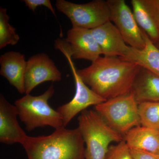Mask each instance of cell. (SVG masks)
Segmentation results:
<instances>
[{
    "instance_id": "6da1fadb",
    "label": "cell",
    "mask_w": 159,
    "mask_h": 159,
    "mask_svg": "<svg viewBox=\"0 0 159 159\" xmlns=\"http://www.w3.org/2000/svg\"><path fill=\"white\" fill-rule=\"evenodd\" d=\"M141 66L119 57H99L77 72L97 95L107 100L130 93Z\"/></svg>"
},
{
    "instance_id": "7a4b0ae2",
    "label": "cell",
    "mask_w": 159,
    "mask_h": 159,
    "mask_svg": "<svg viewBox=\"0 0 159 159\" xmlns=\"http://www.w3.org/2000/svg\"><path fill=\"white\" fill-rule=\"evenodd\" d=\"M22 146L28 159H85L84 142L78 127H61L48 136H28Z\"/></svg>"
},
{
    "instance_id": "3957f363",
    "label": "cell",
    "mask_w": 159,
    "mask_h": 159,
    "mask_svg": "<svg viewBox=\"0 0 159 159\" xmlns=\"http://www.w3.org/2000/svg\"><path fill=\"white\" fill-rule=\"evenodd\" d=\"M78 121V128L86 146L85 159H105L110 144L124 139L95 111H83Z\"/></svg>"
},
{
    "instance_id": "277c9868",
    "label": "cell",
    "mask_w": 159,
    "mask_h": 159,
    "mask_svg": "<svg viewBox=\"0 0 159 159\" xmlns=\"http://www.w3.org/2000/svg\"><path fill=\"white\" fill-rule=\"evenodd\" d=\"M54 91V86L51 84L42 95L33 96L27 94L15 101L14 105L18 111V116L26 130L31 131L47 126L55 129L64 127L61 115L49 104Z\"/></svg>"
},
{
    "instance_id": "5b68a950",
    "label": "cell",
    "mask_w": 159,
    "mask_h": 159,
    "mask_svg": "<svg viewBox=\"0 0 159 159\" xmlns=\"http://www.w3.org/2000/svg\"><path fill=\"white\" fill-rule=\"evenodd\" d=\"M138 102L131 93L108 99L95 110L109 126L122 135L141 125Z\"/></svg>"
},
{
    "instance_id": "8992f818",
    "label": "cell",
    "mask_w": 159,
    "mask_h": 159,
    "mask_svg": "<svg viewBox=\"0 0 159 159\" xmlns=\"http://www.w3.org/2000/svg\"><path fill=\"white\" fill-rule=\"evenodd\" d=\"M56 8L70 20L73 27L92 30L110 21L107 1L95 0L83 4L57 0Z\"/></svg>"
},
{
    "instance_id": "52a82bcc",
    "label": "cell",
    "mask_w": 159,
    "mask_h": 159,
    "mask_svg": "<svg viewBox=\"0 0 159 159\" xmlns=\"http://www.w3.org/2000/svg\"><path fill=\"white\" fill-rule=\"evenodd\" d=\"M57 49L62 52L67 59L74 76L76 87L75 95L72 100L57 109V111L62 117L64 126L66 127L79 113L85 111L91 106H95L107 100L97 95L84 82L77 73L71 55L66 48L61 46Z\"/></svg>"
},
{
    "instance_id": "ba28073f",
    "label": "cell",
    "mask_w": 159,
    "mask_h": 159,
    "mask_svg": "<svg viewBox=\"0 0 159 159\" xmlns=\"http://www.w3.org/2000/svg\"><path fill=\"white\" fill-rule=\"evenodd\" d=\"M110 21L114 23L129 47L138 50L145 48V39L133 12L124 0H107Z\"/></svg>"
},
{
    "instance_id": "9c48e42d",
    "label": "cell",
    "mask_w": 159,
    "mask_h": 159,
    "mask_svg": "<svg viewBox=\"0 0 159 159\" xmlns=\"http://www.w3.org/2000/svg\"><path fill=\"white\" fill-rule=\"evenodd\" d=\"M61 80V73L47 54H35L27 61L25 75L26 95L30 94L43 83L59 81Z\"/></svg>"
},
{
    "instance_id": "30bf717a",
    "label": "cell",
    "mask_w": 159,
    "mask_h": 159,
    "mask_svg": "<svg viewBox=\"0 0 159 159\" xmlns=\"http://www.w3.org/2000/svg\"><path fill=\"white\" fill-rule=\"evenodd\" d=\"M72 59L95 61L102 54L101 49L90 30L72 27L64 40Z\"/></svg>"
},
{
    "instance_id": "8fae6325",
    "label": "cell",
    "mask_w": 159,
    "mask_h": 159,
    "mask_svg": "<svg viewBox=\"0 0 159 159\" xmlns=\"http://www.w3.org/2000/svg\"><path fill=\"white\" fill-rule=\"evenodd\" d=\"M90 30L104 56L125 58L128 56L130 47L126 44L119 30L111 21Z\"/></svg>"
},
{
    "instance_id": "7c38bea8",
    "label": "cell",
    "mask_w": 159,
    "mask_h": 159,
    "mask_svg": "<svg viewBox=\"0 0 159 159\" xmlns=\"http://www.w3.org/2000/svg\"><path fill=\"white\" fill-rule=\"evenodd\" d=\"M18 111L2 94L0 96V142L6 145H22L27 135L18 122Z\"/></svg>"
},
{
    "instance_id": "4fadbf2b",
    "label": "cell",
    "mask_w": 159,
    "mask_h": 159,
    "mask_svg": "<svg viewBox=\"0 0 159 159\" xmlns=\"http://www.w3.org/2000/svg\"><path fill=\"white\" fill-rule=\"evenodd\" d=\"M133 12L141 30L159 44V0H132Z\"/></svg>"
},
{
    "instance_id": "5bb4252c",
    "label": "cell",
    "mask_w": 159,
    "mask_h": 159,
    "mask_svg": "<svg viewBox=\"0 0 159 159\" xmlns=\"http://www.w3.org/2000/svg\"><path fill=\"white\" fill-rule=\"evenodd\" d=\"M0 74L20 94L25 93V75L27 61L24 54L16 51L6 52L0 57Z\"/></svg>"
},
{
    "instance_id": "9a60e30c",
    "label": "cell",
    "mask_w": 159,
    "mask_h": 159,
    "mask_svg": "<svg viewBox=\"0 0 159 159\" xmlns=\"http://www.w3.org/2000/svg\"><path fill=\"white\" fill-rule=\"evenodd\" d=\"M131 93L138 104L159 102V76L142 67L134 80Z\"/></svg>"
},
{
    "instance_id": "2e32d148",
    "label": "cell",
    "mask_w": 159,
    "mask_h": 159,
    "mask_svg": "<svg viewBox=\"0 0 159 159\" xmlns=\"http://www.w3.org/2000/svg\"><path fill=\"white\" fill-rule=\"evenodd\" d=\"M130 149L159 154V130L140 125L131 129L124 136Z\"/></svg>"
},
{
    "instance_id": "e0dca14e",
    "label": "cell",
    "mask_w": 159,
    "mask_h": 159,
    "mask_svg": "<svg viewBox=\"0 0 159 159\" xmlns=\"http://www.w3.org/2000/svg\"><path fill=\"white\" fill-rule=\"evenodd\" d=\"M142 33L145 39V48L138 50L130 47L128 56L122 59L136 63L159 76V48L144 31H142Z\"/></svg>"
},
{
    "instance_id": "ac0fdd59",
    "label": "cell",
    "mask_w": 159,
    "mask_h": 159,
    "mask_svg": "<svg viewBox=\"0 0 159 159\" xmlns=\"http://www.w3.org/2000/svg\"><path fill=\"white\" fill-rule=\"evenodd\" d=\"M138 111L141 125L159 130V102L139 103Z\"/></svg>"
},
{
    "instance_id": "d6986e66",
    "label": "cell",
    "mask_w": 159,
    "mask_h": 159,
    "mask_svg": "<svg viewBox=\"0 0 159 159\" xmlns=\"http://www.w3.org/2000/svg\"><path fill=\"white\" fill-rule=\"evenodd\" d=\"M9 16L7 14V9L0 8V49L6 46L15 45L19 41V35L16 29L10 25Z\"/></svg>"
},
{
    "instance_id": "ffe728a7",
    "label": "cell",
    "mask_w": 159,
    "mask_h": 159,
    "mask_svg": "<svg viewBox=\"0 0 159 159\" xmlns=\"http://www.w3.org/2000/svg\"><path fill=\"white\" fill-rule=\"evenodd\" d=\"M104 159H133L130 148L125 140H122L118 144L111 145Z\"/></svg>"
},
{
    "instance_id": "44dd1931",
    "label": "cell",
    "mask_w": 159,
    "mask_h": 159,
    "mask_svg": "<svg viewBox=\"0 0 159 159\" xmlns=\"http://www.w3.org/2000/svg\"><path fill=\"white\" fill-rule=\"evenodd\" d=\"M24 2L29 9L34 12L39 6H44L48 8L56 17L55 11L50 0H24Z\"/></svg>"
},
{
    "instance_id": "7402d4cb",
    "label": "cell",
    "mask_w": 159,
    "mask_h": 159,
    "mask_svg": "<svg viewBox=\"0 0 159 159\" xmlns=\"http://www.w3.org/2000/svg\"><path fill=\"white\" fill-rule=\"evenodd\" d=\"M133 159H159V154L130 149Z\"/></svg>"
},
{
    "instance_id": "603a6c76",
    "label": "cell",
    "mask_w": 159,
    "mask_h": 159,
    "mask_svg": "<svg viewBox=\"0 0 159 159\" xmlns=\"http://www.w3.org/2000/svg\"><path fill=\"white\" fill-rule=\"evenodd\" d=\"M157 47H158V48H159V44L158 45H157Z\"/></svg>"
}]
</instances>
